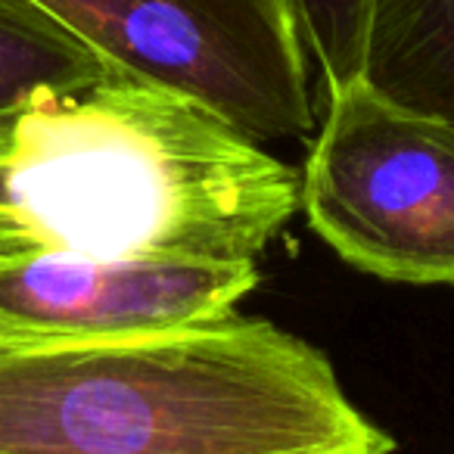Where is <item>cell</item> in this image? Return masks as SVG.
Segmentation results:
<instances>
[{
	"instance_id": "obj_4",
	"label": "cell",
	"mask_w": 454,
	"mask_h": 454,
	"mask_svg": "<svg viewBox=\"0 0 454 454\" xmlns=\"http://www.w3.org/2000/svg\"><path fill=\"white\" fill-rule=\"evenodd\" d=\"M299 175L311 231L389 284H454V128L386 103L364 82L321 106Z\"/></svg>"
},
{
	"instance_id": "obj_2",
	"label": "cell",
	"mask_w": 454,
	"mask_h": 454,
	"mask_svg": "<svg viewBox=\"0 0 454 454\" xmlns=\"http://www.w3.org/2000/svg\"><path fill=\"white\" fill-rule=\"evenodd\" d=\"M392 451L327 355L265 317L0 346V454Z\"/></svg>"
},
{
	"instance_id": "obj_3",
	"label": "cell",
	"mask_w": 454,
	"mask_h": 454,
	"mask_svg": "<svg viewBox=\"0 0 454 454\" xmlns=\"http://www.w3.org/2000/svg\"><path fill=\"white\" fill-rule=\"evenodd\" d=\"M109 75L175 90L255 144L317 128L290 0H32Z\"/></svg>"
},
{
	"instance_id": "obj_1",
	"label": "cell",
	"mask_w": 454,
	"mask_h": 454,
	"mask_svg": "<svg viewBox=\"0 0 454 454\" xmlns=\"http://www.w3.org/2000/svg\"><path fill=\"white\" fill-rule=\"evenodd\" d=\"M296 208L293 165L156 84L41 90L0 134V265L255 262Z\"/></svg>"
},
{
	"instance_id": "obj_5",
	"label": "cell",
	"mask_w": 454,
	"mask_h": 454,
	"mask_svg": "<svg viewBox=\"0 0 454 454\" xmlns=\"http://www.w3.org/2000/svg\"><path fill=\"white\" fill-rule=\"evenodd\" d=\"M255 262L38 259L0 265V340L97 342L215 321L259 286Z\"/></svg>"
},
{
	"instance_id": "obj_6",
	"label": "cell",
	"mask_w": 454,
	"mask_h": 454,
	"mask_svg": "<svg viewBox=\"0 0 454 454\" xmlns=\"http://www.w3.org/2000/svg\"><path fill=\"white\" fill-rule=\"evenodd\" d=\"M358 78L392 106L454 128V0H373Z\"/></svg>"
},
{
	"instance_id": "obj_7",
	"label": "cell",
	"mask_w": 454,
	"mask_h": 454,
	"mask_svg": "<svg viewBox=\"0 0 454 454\" xmlns=\"http://www.w3.org/2000/svg\"><path fill=\"white\" fill-rule=\"evenodd\" d=\"M106 66L32 0H0V115L41 90H75L106 78Z\"/></svg>"
},
{
	"instance_id": "obj_8",
	"label": "cell",
	"mask_w": 454,
	"mask_h": 454,
	"mask_svg": "<svg viewBox=\"0 0 454 454\" xmlns=\"http://www.w3.org/2000/svg\"><path fill=\"white\" fill-rule=\"evenodd\" d=\"M290 7L317 82L315 106L321 113L324 103L358 82L373 0H290Z\"/></svg>"
},
{
	"instance_id": "obj_9",
	"label": "cell",
	"mask_w": 454,
	"mask_h": 454,
	"mask_svg": "<svg viewBox=\"0 0 454 454\" xmlns=\"http://www.w3.org/2000/svg\"><path fill=\"white\" fill-rule=\"evenodd\" d=\"M10 115V113H7ZM7 115H0V134H4V121H7Z\"/></svg>"
},
{
	"instance_id": "obj_10",
	"label": "cell",
	"mask_w": 454,
	"mask_h": 454,
	"mask_svg": "<svg viewBox=\"0 0 454 454\" xmlns=\"http://www.w3.org/2000/svg\"><path fill=\"white\" fill-rule=\"evenodd\" d=\"M0 346H7V340H0Z\"/></svg>"
}]
</instances>
